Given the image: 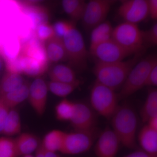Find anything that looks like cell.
I'll return each instance as SVG.
<instances>
[{
	"label": "cell",
	"instance_id": "1",
	"mask_svg": "<svg viewBox=\"0 0 157 157\" xmlns=\"http://www.w3.org/2000/svg\"><path fill=\"white\" fill-rule=\"evenodd\" d=\"M142 52L126 61L105 63L96 62L93 72L96 81L115 91L122 87L132 68L140 60Z\"/></svg>",
	"mask_w": 157,
	"mask_h": 157
},
{
	"label": "cell",
	"instance_id": "2",
	"mask_svg": "<svg viewBox=\"0 0 157 157\" xmlns=\"http://www.w3.org/2000/svg\"><path fill=\"white\" fill-rule=\"evenodd\" d=\"M111 119L112 130L121 144L127 148H137L136 132L137 127V113L128 104L118 105Z\"/></svg>",
	"mask_w": 157,
	"mask_h": 157
},
{
	"label": "cell",
	"instance_id": "3",
	"mask_svg": "<svg viewBox=\"0 0 157 157\" xmlns=\"http://www.w3.org/2000/svg\"><path fill=\"white\" fill-rule=\"evenodd\" d=\"M63 40L69 66L78 71L86 70L88 52L83 37L75 25L65 34Z\"/></svg>",
	"mask_w": 157,
	"mask_h": 157
},
{
	"label": "cell",
	"instance_id": "4",
	"mask_svg": "<svg viewBox=\"0 0 157 157\" xmlns=\"http://www.w3.org/2000/svg\"><path fill=\"white\" fill-rule=\"evenodd\" d=\"M156 65L157 59L155 56H151L139 61L132 68L121 87L118 94L119 99L128 98L145 86L149 73Z\"/></svg>",
	"mask_w": 157,
	"mask_h": 157
},
{
	"label": "cell",
	"instance_id": "5",
	"mask_svg": "<svg viewBox=\"0 0 157 157\" xmlns=\"http://www.w3.org/2000/svg\"><path fill=\"white\" fill-rule=\"evenodd\" d=\"M115 90L96 81L91 89L90 101L92 108L100 115L111 119L118 104Z\"/></svg>",
	"mask_w": 157,
	"mask_h": 157
},
{
	"label": "cell",
	"instance_id": "6",
	"mask_svg": "<svg viewBox=\"0 0 157 157\" xmlns=\"http://www.w3.org/2000/svg\"><path fill=\"white\" fill-rule=\"evenodd\" d=\"M112 39L134 54L143 52L144 48L143 33L137 24L124 22L113 28Z\"/></svg>",
	"mask_w": 157,
	"mask_h": 157
},
{
	"label": "cell",
	"instance_id": "7",
	"mask_svg": "<svg viewBox=\"0 0 157 157\" xmlns=\"http://www.w3.org/2000/svg\"><path fill=\"white\" fill-rule=\"evenodd\" d=\"M114 1L110 0H91L86 3L82 16V25L86 31H91L105 21Z\"/></svg>",
	"mask_w": 157,
	"mask_h": 157
},
{
	"label": "cell",
	"instance_id": "8",
	"mask_svg": "<svg viewBox=\"0 0 157 157\" xmlns=\"http://www.w3.org/2000/svg\"><path fill=\"white\" fill-rule=\"evenodd\" d=\"M90 54L96 59V62L109 63L122 61L134 54L117 44L112 39L101 43L90 50Z\"/></svg>",
	"mask_w": 157,
	"mask_h": 157
},
{
	"label": "cell",
	"instance_id": "9",
	"mask_svg": "<svg viewBox=\"0 0 157 157\" xmlns=\"http://www.w3.org/2000/svg\"><path fill=\"white\" fill-rule=\"evenodd\" d=\"M70 122L76 132L94 135L97 129V120L93 108L83 103H74L73 116Z\"/></svg>",
	"mask_w": 157,
	"mask_h": 157
},
{
	"label": "cell",
	"instance_id": "10",
	"mask_svg": "<svg viewBox=\"0 0 157 157\" xmlns=\"http://www.w3.org/2000/svg\"><path fill=\"white\" fill-rule=\"evenodd\" d=\"M118 13L124 22L137 24L149 16L148 1L124 0L121 1Z\"/></svg>",
	"mask_w": 157,
	"mask_h": 157
},
{
	"label": "cell",
	"instance_id": "11",
	"mask_svg": "<svg viewBox=\"0 0 157 157\" xmlns=\"http://www.w3.org/2000/svg\"><path fill=\"white\" fill-rule=\"evenodd\" d=\"M93 142V135L76 131L66 133L63 144L60 152L72 155L83 153L89 150Z\"/></svg>",
	"mask_w": 157,
	"mask_h": 157
},
{
	"label": "cell",
	"instance_id": "12",
	"mask_svg": "<svg viewBox=\"0 0 157 157\" xmlns=\"http://www.w3.org/2000/svg\"><path fill=\"white\" fill-rule=\"evenodd\" d=\"M120 144L112 129L107 127L98 138L95 146V153L98 157H116Z\"/></svg>",
	"mask_w": 157,
	"mask_h": 157
},
{
	"label": "cell",
	"instance_id": "13",
	"mask_svg": "<svg viewBox=\"0 0 157 157\" xmlns=\"http://www.w3.org/2000/svg\"><path fill=\"white\" fill-rule=\"evenodd\" d=\"M48 86L44 79L36 78L29 86L28 98L30 104L39 115H42L46 109Z\"/></svg>",
	"mask_w": 157,
	"mask_h": 157
},
{
	"label": "cell",
	"instance_id": "14",
	"mask_svg": "<svg viewBox=\"0 0 157 157\" xmlns=\"http://www.w3.org/2000/svg\"><path fill=\"white\" fill-rule=\"evenodd\" d=\"M17 4L21 12L28 18L34 32L39 26L48 22L49 13L45 7L30 2H17Z\"/></svg>",
	"mask_w": 157,
	"mask_h": 157
},
{
	"label": "cell",
	"instance_id": "15",
	"mask_svg": "<svg viewBox=\"0 0 157 157\" xmlns=\"http://www.w3.org/2000/svg\"><path fill=\"white\" fill-rule=\"evenodd\" d=\"M20 54L48 63L45 42L40 41L35 36L21 43Z\"/></svg>",
	"mask_w": 157,
	"mask_h": 157
},
{
	"label": "cell",
	"instance_id": "16",
	"mask_svg": "<svg viewBox=\"0 0 157 157\" xmlns=\"http://www.w3.org/2000/svg\"><path fill=\"white\" fill-rule=\"evenodd\" d=\"M22 73L33 77H39L48 69V63H42L35 59L20 54Z\"/></svg>",
	"mask_w": 157,
	"mask_h": 157
},
{
	"label": "cell",
	"instance_id": "17",
	"mask_svg": "<svg viewBox=\"0 0 157 157\" xmlns=\"http://www.w3.org/2000/svg\"><path fill=\"white\" fill-rule=\"evenodd\" d=\"M46 42L45 48L48 62L57 63L67 60L63 39L55 36Z\"/></svg>",
	"mask_w": 157,
	"mask_h": 157
},
{
	"label": "cell",
	"instance_id": "18",
	"mask_svg": "<svg viewBox=\"0 0 157 157\" xmlns=\"http://www.w3.org/2000/svg\"><path fill=\"white\" fill-rule=\"evenodd\" d=\"M138 138L142 150L151 154H157V131L146 125L140 130Z\"/></svg>",
	"mask_w": 157,
	"mask_h": 157
},
{
	"label": "cell",
	"instance_id": "19",
	"mask_svg": "<svg viewBox=\"0 0 157 157\" xmlns=\"http://www.w3.org/2000/svg\"><path fill=\"white\" fill-rule=\"evenodd\" d=\"M18 156L31 155L39 145L36 136L29 133H23L14 139Z\"/></svg>",
	"mask_w": 157,
	"mask_h": 157
},
{
	"label": "cell",
	"instance_id": "20",
	"mask_svg": "<svg viewBox=\"0 0 157 157\" xmlns=\"http://www.w3.org/2000/svg\"><path fill=\"white\" fill-rule=\"evenodd\" d=\"M113 29L111 23L107 21L93 29L91 33L90 50L112 39Z\"/></svg>",
	"mask_w": 157,
	"mask_h": 157
},
{
	"label": "cell",
	"instance_id": "21",
	"mask_svg": "<svg viewBox=\"0 0 157 157\" xmlns=\"http://www.w3.org/2000/svg\"><path fill=\"white\" fill-rule=\"evenodd\" d=\"M51 81L73 83L78 81L73 68L69 65L59 64L56 65L49 73Z\"/></svg>",
	"mask_w": 157,
	"mask_h": 157
},
{
	"label": "cell",
	"instance_id": "22",
	"mask_svg": "<svg viewBox=\"0 0 157 157\" xmlns=\"http://www.w3.org/2000/svg\"><path fill=\"white\" fill-rule=\"evenodd\" d=\"M29 90V85L25 82L18 89L0 96V99L9 109H13L28 98Z\"/></svg>",
	"mask_w": 157,
	"mask_h": 157
},
{
	"label": "cell",
	"instance_id": "23",
	"mask_svg": "<svg viewBox=\"0 0 157 157\" xmlns=\"http://www.w3.org/2000/svg\"><path fill=\"white\" fill-rule=\"evenodd\" d=\"M25 82L21 74L6 72L0 82V96L18 89Z\"/></svg>",
	"mask_w": 157,
	"mask_h": 157
},
{
	"label": "cell",
	"instance_id": "24",
	"mask_svg": "<svg viewBox=\"0 0 157 157\" xmlns=\"http://www.w3.org/2000/svg\"><path fill=\"white\" fill-rule=\"evenodd\" d=\"M66 132L55 130L48 132L45 135L42 144L48 151L56 152H60L64 141Z\"/></svg>",
	"mask_w": 157,
	"mask_h": 157
},
{
	"label": "cell",
	"instance_id": "25",
	"mask_svg": "<svg viewBox=\"0 0 157 157\" xmlns=\"http://www.w3.org/2000/svg\"><path fill=\"white\" fill-rule=\"evenodd\" d=\"M140 117L144 123H147L149 119L157 116V90L151 89L149 90L144 104L140 110Z\"/></svg>",
	"mask_w": 157,
	"mask_h": 157
},
{
	"label": "cell",
	"instance_id": "26",
	"mask_svg": "<svg viewBox=\"0 0 157 157\" xmlns=\"http://www.w3.org/2000/svg\"><path fill=\"white\" fill-rule=\"evenodd\" d=\"M86 3L82 0H64L62 1V6L65 12L75 22L82 18Z\"/></svg>",
	"mask_w": 157,
	"mask_h": 157
},
{
	"label": "cell",
	"instance_id": "27",
	"mask_svg": "<svg viewBox=\"0 0 157 157\" xmlns=\"http://www.w3.org/2000/svg\"><path fill=\"white\" fill-rule=\"evenodd\" d=\"M21 43L16 35H11L2 44L1 56L4 60L16 58L20 53Z\"/></svg>",
	"mask_w": 157,
	"mask_h": 157
},
{
	"label": "cell",
	"instance_id": "28",
	"mask_svg": "<svg viewBox=\"0 0 157 157\" xmlns=\"http://www.w3.org/2000/svg\"><path fill=\"white\" fill-rule=\"evenodd\" d=\"M21 128V121L18 112L14 109H10L2 134L8 136L19 135Z\"/></svg>",
	"mask_w": 157,
	"mask_h": 157
},
{
	"label": "cell",
	"instance_id": "29",
	"mask_svg": "<svg viewBox=\"0 0 157 157\" xmlns=\"http://www.w3.org/2000/svg\"><path fill=\"white\" fill-rule=\"evenodd\" d=\"M80 84L79 80L73 83L50 81L48 82L47 86L53 94L60 98H65L73 93Z\"/></svg>",
	"mask_w": 157,
	"mask_h": 157
},
{
	"label": "cell",
	"instance_id": "30",
	"mask_svg": "<svg viewBox=\"0 0 157 157\" xmlns=\"http://www.w3.org/2000/svg\"><path fill=\"white\" fill-rule=\"evenodd\" d=\"M74 103L63 99L57 104L55 107V114L57 119L60 121H69L73 116Z\"/></svg>",
	"mask_w": 157,
	"mask_h": 157
},
{
	"label": "cell",
	"instance_id": "31",
	"mask_svg": "<svg viewBox=\"0 0 157 157\" xmlns=\"http://www.w3.org/2000/svg\"><path fill=\"white\" fill-rule=\"evenodd\" d=\"M14 139L0 137V157H18Z\"/></svg>",
	"mask_w": 157,
	"mask_h": 157
},
{
	"label": "cell",
	"instance_id": "32",
	"mask_svg": "<svg viewBox=\"0 0 157 157\" xmlns=\"http://www.w3.org/2000/svg\"><path fill=\"white\" fill-rule=\"evenodd\" d=\"M37 39L42 42H47L55 36L53 26L49 22L39 26L35 31Z\"/></svg>",
	"mask_w": 157,
	"mask_h": 157
},
{
	"label": "cell",
	"instance_id": "33",
	"mask_svg": "<svg viewBox=\"0 0 157 157\" xmlns=\"http://www.w3.org/2000/svg\"><path fill=\"white\" fill-rule=\"evenodd\" d=\"M75 25V22L73 21H58L52 25L55 36L63 39L65 34Z\"/></svg>",
	"mask_w": 157,
	"mask_h": 157
},
{
	"label": "cell",
	"instance_id": "34",
	"mask_svg": "<svg viewBox=\"0 0 157 157\" xmlns=\"http://www.w3.org/2000/svg\"><path fill=\"white\" fill-rule=\"evenodd\" d=\"M143 37L144 42L145 43L152 45H155L157 44V24L155 23L148 30L144 32Z\"/></svg>",
	"mask_w": 157,
	"mask_h": 157
},
{
	"label": "cell",
	"instance_id": "35",
	"mask_svg": "<svg viewBox=\"0 0 157 157\" xmlns=\"http://www.w3.org/2000/svg\"><path fill=\"white\" fill-rule=\"evenodd\" d=\"M10 110L0 99V134L2 132Z\"/></svg>",
	"mask_w": 157,
	"mask_h": 157
},
{
	"label": "cell",
	"instance_id": "36",
	"mask_svg": "<svg viewBox=\"0 0 157 157\" xmlns=\"http://www.w3.org/2000/svg\"><path fill=\"white\" fill-rule=\"evenodd\" d=\"M157 86V65L153 67L149 73L145 86Z\"/></svg>",
	"mask_w": 157,
	"mask_h": 157
},
{
	"label": "cell",
	"instance_id": "37",
	"mask_svg": "<svg viewBox=\"0 0 157 157\" xmlns=\"http://www.w3.org/2000/svg\"><path fill=\"white\" fill-rule=\"evenodd\" d=\"M149 16L152 19L156 20L157 19V0H148Z\"/></svg>",
	"mask_w": 157,
	"mask_h": 157
},
{
	"label": "cell",
	"instance_id": "38",
	"mask_svg": "<svg viewBox=\"0 0 157 157\" xmlns=\"http://www.w3.org/2000/svg\"><path fill=\"white\" fill-rule=\"evenodd\" d=\"M123 157H157V155L151 154L142 150H137Z\"/></svg>",
	"mask_w": 157,
	"mask_h": 157
},
{
	"label": "cell",
	"instance_id": "39",
	"mask_svg": "<svg viewBox=\"0 0 157 157\" xmlns=\"http://www.w3.org/2000/svg\"><path fill=\"white\" fill-rule=\"evenodd\" d=\"M147 125L153 130L157 131V116L151 118L147 122Z\"/></svg>",
	"mask_w": 157,
	"mask_h": 157
},
{
	"label": "cell",
	"instance_id": "40",
	"mask_svg": "<svg viewBox=\"0 0 157 157\" xmlns=\"http://www.w3.org/2000/svg\"><path fill=\"white\" fill-rule=\"evenodd\" d=\"M44 157H61L56 152L47 151Z\"/></svg>",
	"mask_w": 157,
	"mask_h": 157
},
{
	"label": "cell",
	"instance_id": "41",
	"mask_svg": "<svg viewBox=\"0 0 157 157\" xmlns=\"http://www.w3.org/2000/svg\"><path fill=\"white\" fill-rule=\"evenodd\" d=\"M3 68V63L2 60V56L0 55V72L2 71Z\"/></svg>",
	"mask_w": 157,
	"mask_h": 157
},
{
	"label": "cell",
	"instance_id": "42",
	"mask_svg": "<svg viewBox=\"0 0 157 157\" xmlns=\"http://www.w3.org/2000/svg\"><path fill=\"white\" fill-rule=\"evenodd\" d=\"M2 42L1 39H0V55L1 56V52H2Z\"/></svg>",
	"mask_w": 157,
	"mask_h": 157
},
{
	"label": "cell",
	"instance_id": "43",
	"mask_svg": "<svg viewBox=\"0 0 157 157\" xmlns=\"http://www.w3.org/2000/svg\"><path fill=\"white\" fill-rule=\"evenodd\" d=\"M22 157H35L31 155H25L22 156Z\"/></svg>",
	"mask_w": 157,
	"mask_h": 157
}]
</instances>
